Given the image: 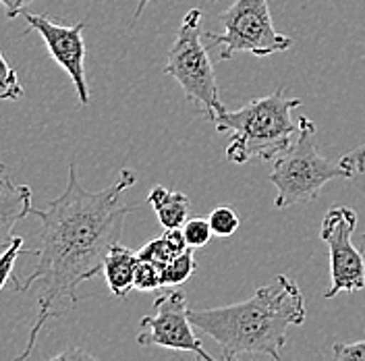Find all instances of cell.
<instances>
[{
    "instance_id": "obj_1",
    "label": "cell",
    "mask_w": 365,
    "mask_h": 361,
    "mask_svg": "<svg viewBox=\"0 0 365 361\" xmlns=\"http://www.w3.org/2000/svg\"><path fill=\"white\" fill-rule=\"evenodd\" d=\"M135 183V173L125 168L114 185L91 193L79 183L77 166L71 162L65 191L46 210L31 208V214L42 220V230L40 245L25 249V253H36L38 266L19 291L27 293L31 285H40L38 316L25 349L15 361L31 355L46 322L61 316L68 305L73 307L79 301L77 289L102 272L108 249L120 243L125 218L137 210V205L120 202L123 193Z\"/></svg>"
},
{
    "instance_id": "obj_2",
    "label": "cell",
    "mask_w": 365,
    "mask_h": 361,
    "mask_svg": "<svg viewBox=\"0 0 365 361\" xmlns=\"http://www.w3.org/2000/svg\"><path fill=\"white\" fill-rule=\"evenodd\" d=\"M305 317V297L297 283L282 274L243 303L210 310L189 307L191 324L220 345L225 361L245 353L280 361L289 326H301Z\"/></svg>"
},
{
    "instance_id": "obj_3",
    "label": "cell",
    "mask_w": 365,
    "mask_h": 361,
    "mask_svg": "<svg viewBox=\"0 0 365 361\" xmlns=\"http://www.w3.org/2000/svg\"><path fill=\"white\" fill-rule=\"evenodd\" d=\"M301 100L289 96L284 88L264 98H255L237 111H222L214 125L218 133H228L227 158L235 164L251 160H274L280 156L297 137L299 123L293 111Z\"/></svg>"
},
{
    "instance_id": "obj_4",
    "label": "cell",
    "mask_w": 365,
    "mask_h": 361,
    "mask_svg": "<svg viewBox=\"0 0 365 361\" xmlns=\"http://www.w3.org/2000/svg\"><path fill=\"white\" fill-rule=\"evenodd\" d=\"M295 141L274 158L270 183L276 187L274 205L278 210L314 202L322 187L334 179H351L353 175L342 168L341 162L326 160L316 148V123L299 116Z\"/></svg>"
},
{
    "instance_id": "obj_5",
    "label": "cell",
    "mask_w": 365,
    "mask_h": 361,
    "mask_svg": "<svg viewBox=\"0 0 365 361\" xmlns=\"http://www.w3.org/2000/svg\"><path fill=\"white\" fill-rule=\"evenodd\" d=\"M202 15L204 13L200 9H191L182 17L177 38L168 50L164 73L181 86L185 100L204 108L205 118L214 123L225 106L216 83L214 65L204 44Z\"/></svg>"
},
{
    "instance_id": "obj_6",
    "label": "cell",
    "mask_w": 365,
    "mask_h": 361,
    "mask_svg": "<svg viewBox=\"0 0 365 361\" xmlns=\"http://www.w3.org/2000/svg\"><path fill=\"white\" fill-rule=\"evenodd\" d=\"M222 34H204V40L220 46V61L232 59L237 52H250L253 56H270L284 52L293 40L274 27L268 0H235L220 13Z\"/></svg>"
},
{
    "instance_id": "obj_7",
    "label": "cell",
    "mask_w": 365,
    "mask_h": 361,
    "mask_svg": "<svg viewBox=\"0 0 365 361\" xmlns=\"http://www.w3.org/2000/svg\"><path fill=\"white\" fill-rule=\"evenodd\" d=\"M357 228V212L346 205H332L319 228L322 241L330 251V289L326 299L339 293H357L365 287V258L353 245L351 237Z\"/></svg>"
},
{
    "instance_id": "obj_8",
    "label": "cell",
    "mask_w": 365,
    "mask_h": 361,
    "mask_svg": "<svg viewBox=\"0 0 365 361\" xmlns=\"http://www.w3.org/2000/svg\"><path fill=\"white\" fill-rule=\"evenodd\" d=\"M137 345L141 347H162L170 351H187L204 361H218L207 355L204 345L193 332L189 320V303L179 289L160 295L154 301V314L141 317Z\"/></svg>"
},
{
    "instance_id": "obj_9",
    "label": "cell",
    "mask_w": 365,
    "mask_h": 361,
    "mask_svg": "<svg viewBox=\"0 0 365 361\" xmlns=\"http://www.w3.org/2000/svg\"><path fill=\"white\" fill-rule=\"evenodd\" d=\"M23 17L27 21V31L36 29L42 36L50 56L67 71L81 106H88L90 90H88V79H86V42H83L86 23L79 21L73 25H61L48 17L25 13V11H23Z\"/></svg>"
},
{
    "instance_id": "obj_10",
    "label": "cell",
    "mask_w": 365,
    "mask_h": 361,
    "mask_svg": "<svg viewBox=\"0 0 365 361\" xmlns=\"http://www.w3.org/2000/svg\"><path fill=\"white\" fill-rule=\"evenodd\" d=\"M31 189L17 185L9 175H0V251L13 241V230L31 214Z\"/></svg>"
},
{
    "instance_id": "obj_11",
    "label": "cell",
    "mask_w": 365,
    "mask_h": 361,
    "mask_svg": "<svg viewBox=\"0 0 365 361\" xmlns=\"http://www.w3.org/2000/svg\"><path fill=\"white\" fill-rule=\"evenodd\" d=\"M137 251H131L129 248L114 243L113 248L108 249L106 258H104V266H102V274L106 278V285L110 289L114 297H127L135 289V268H137Z\"/></svg>"
},
{
    "instance_id": "obj_12",
    "label": "cell",
    "mask_w": 365,
    "mask_h": 361,
    "mask_svg": "<svg viewBox=\"0 0 365 361\" xmlns=\"http://www.w3.org/2000/svg\"><path fill=\"white\" fill-rule=\"evenodd\" d=\"M148 203L154 208L164 230L181 228L189 218L191 200L181 191H173V189H166L162 185H156L148 195Z\"/></svg>"
},
{
    "instance_id": "obj_13",
    "label": "cell",
    "mask_w": 365,
    "mask_h": 361,
    "mask_svg": "<svg viewBox=\"0 0 365 361\" xmlns=\"http://www.w3.org/2000/svg\"><path fill=\"white\" fill-rule=\"evenodd\" d=\"M185 249H187V241L182 237L181 228H170V230H164L156 239L148 241L137 251V255H139V260L152 262L160 268H164L170 260H175Z\"/></svg>"
},
{
    "instance_id": "obj_14",
    "label": "cell",
    "mask_w": 365,
    "mask_h": 361,
    "mask_svg": "<svg viewBox=\"0 0 365 361\" xmlns=\"http://www.w3.org/2000/svg\"><path fill=\"white\" fill-rule=\"evenodd\" d=\"M193 251L195 249L187 248L162 268V287H166V289L168 287H179L197 272V262H195Z\"/></svg>"
},
{
    "instance_id": "obj_15",
    "label": "cell",
    "mask_w": 365,
    "mask_h": 361,
    "mask_svg": "<svg viewBox=\"0 0 365 361\" xmlns=\"http://www.w3.org/2000/svg\"><path fill=\"white\" fill-rule=\"evenodd\" d=\"M210 220V228L214 233V237H220V239H228L237 233V228L241 225L237 212L230 208V205H218L212 210V214L207 216Z\"/></svg>"
},
{
    "instance_id": "obj_16",
    "label": "cell",
    "mask_w": 365,
    "mask_h": 361,
    "mask_svg": "<svg viewBox=\"0 0 365 361\" xmlns=\"http://www.w3.org/2000/svg\"><path fill=\"white\" fill-rule=\"evenodd\" d=\"M181 230L185 241H187V248L191 249L205 248V245L212 241V237H214V233H212V228H210V220H207V218H202V216H197V218H187V223L181 226Z\"/></svg>"
},
{
    "instance_id": "obj_17",
    "label": "cell",
    "mask_w": 365,
    "mask_h": 361,
    "mask_svg": "<svg viewBox=\"0 0 365 361\" xmlns=\"http://www.w3.org/2000/svg\"><path fill=\"white\" fill-rule=\"evenodd\" d=\"M21 253H25V249H23V237H13V241L9 243V248L0 251V291L4 289L6 280H13L15 283V289L19 287V280L13 274V266H15V262H17V258Z\"/></svg>"
},
{
    "instance_id": "obj_18",
    "label": "cell",
    "mask_w": 365,
    "mask_h": 361,
    "mask_svg": "<svg viewBox=\"0 0 365 361\" xmlns=\"http://www.w3.org/2000/svg\"><path fill=\"white\" fill-rule=\"evenodd\" d=\"M23 98V88L15 68L9 65L4 54L0 52V100H19Z\"/></svg>"
},
{
    "instance_id": "obj_19",
    "label": "cell",
    "mask_w": 365,
    "mask_h": 361,
    "mask_svg": "<svg viewBox=\"0 0 365 361\" xmlns=\"http://www.w3.org/2000/svg\"><path fill=\"white\" fill-rule=\"evenodd\" d=\"M139 258V255H137ZM135 289L137 291H156L162 287V268L152 264V262H145V260H139L135 268Z\"/></svg>"
},
{
    "instance_id": "obj_20",
    "label": "cell",
    "mask_w": 365,
    "mask_h": 361,
    "mask_svg": "<svg viewBox=\"0 0 365 361\" xmlns=\"http://www.w3.org/2000/svg\"><path fill=\"white\" fill-rule=\"evenodd\" d=\"M332 353L336 361H365V340L357 342H334Z\"/></svg>"
},
{
    "instance_id": "obj_21",
    "label": "cell",
    "mask_w": 365,
    "mask_h": 361,
    "mask_svg": "<svg viewBox=\"0 0 365 361\" xmlns=\"http://www.w3.org/2000/svg\"><path fill=\"white\" fill-rule=\"evenodd\" d=\"M341 166L342 168H346L353 177L355 175H364L365 173V143L364 146H359V148H355V150H351L349 154H344L341 156Z\"/></svg>"
},
{
    "instance_id": "obj_22",
    "label": "cell",
    "mask_w": 365,
    "mask_h": 361,
    "mask_svg": "<svg viewBox=\"0 0 365 361\" xmlns=\"http://www.w3.org/2000/svg\"><path fill=\"white\" fill-rule=\"evenodd\" d=\"M48 361H100L98 357H93L91 353H88L86 349L79 347H68L65 351L56 353L54 357H50Z\"/></svg>"
},
{
    "instance_id": "obj_23",
    "label": "cell",
    "mask_w": 365,
    "mask_h": 361,
    "mask_svg": "<svg viewBox=\"0 0 365 361\" xmlns=\"http://www.w3.org/2000/svg\"><path fill=\"white\" fill-rule=\"evenodd\" d=\"M29 2H31V0H0V4L6 9V17H9V19H15L17 15H21Z\"/></svg>"
},
{
    "instance_id": "obj_24",
    "label": "cell",
    "mask_w": 365,
    "mask_h": 361,
    "mask_svg": "<svg viewBox=\"0 0 365 361\" xmlns=\"http://www.w3.org/2000/svg\"><path fill=\"white\" fill-rule=\"evenodd\" d=\"M150 2H152V0H137L135 17H133V19H139V15H141V13H143V9H145V6H148V4H150Z\"/></svg>"
},
{
    "instance_id": "obj_25",
    "label": "cell",
    "mask_w": 365,
    "mask_h": 361,
    "mask_svg": "<svg viewBox=\"0 0 365 361\" xmlns=\"http://www.w3.org/2000/svg\"><path fill=\"white\" fill-rule=\"evenodd\" d=\"M2 173H4V164L0 162V175H2Z\"/></svg>"
},
{
    "instance_id": "obj_26",
    "label": "cell",
    "mask_w": 365,
    "mask_h": 361,
    "mask_svg": "<svg viewBox=\"0 0 365 361\" xmlns=\"http://www.w3.org/2000/svg\"><path fill=\"white\" fill-rule=\"evenodd\" d=\"M195 361H204V360H202V357H197V360H195Z\"/></svg>"
}]
</instances>
